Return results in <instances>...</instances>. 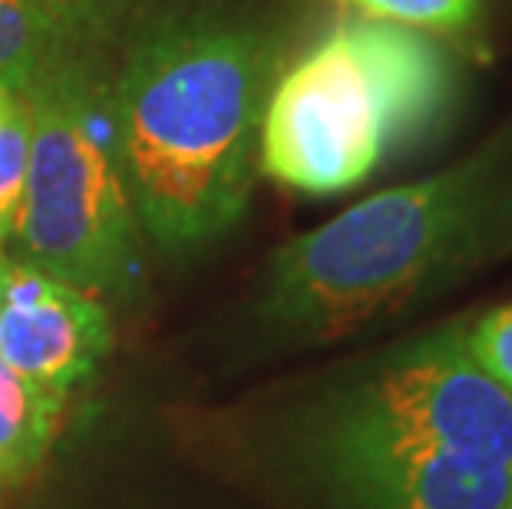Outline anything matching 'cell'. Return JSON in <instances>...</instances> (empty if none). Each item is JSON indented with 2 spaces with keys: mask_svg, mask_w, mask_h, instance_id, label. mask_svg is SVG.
I'll use <instances>...</instances> for the list:
<instances>
[{
  "mask_svg": "<svg viewBox=\"0 0 512 509\" xmlns=\"http://www.w3.org/2000/svg\"><path fill=\"white\" fill-rule=\"evenodd\" d=\"M460 90V60L437 34L344 14L271 86L261 169L281 186L334 196L437 129Z\"/></svg>",
  "mask_w": 512,
  "mask_h": 509,
  "instance_id": "3",
  "label": "cell"
},
{
  "mask_svg": "<svg viewBox=\"0 0 512 509\" xmlns=\"http://www.w3.org/2000/svg\"><path fill=\"white\" fill-rule=\"evenodd\" d=\"M70 50H86L113 30L133 0H30Z\"/></svg>",
  "mask_w": 512,
  "mask_h": 509,
  "instance_id": "12",
  "label": "cell"
},
{
  "mask_svg": "<svg viewBox=\"0 0 512 509\" xmlns=\"http://www.w3.org/2000/svg\"><path fill=\"white\" fill-rule=\"evenodd\" d=\"M63 397L20 377L0 357V480L30 470L57 433Z\"/></svg>",
  "mask_w": 512,
  "mask_h": 509,
  "instance_id": "8",
  "label": "cell"
},
{
  "mask_svg": "<svg viewBox=\"0 0 512 509\" xmlns=\"http://www.w3.org/2000/svg\"><path fill=\"white\" fill-rule=\"evenodd\" d=\"M7 262L10 258L0 252V305H4V275H7Z\"/></svg>",
  "mask_w": 512,
  "mask_h": 509,
  "instance_id": "14",
  "label": "cell"
},
{
  "mask_svg": "<svg viewBox=\"0 0 512 509\" xmlns=\"http://www.w3.org/2000/svg\"><path fill=\"white\" fill-rule=\"evenodd\" d=\"M347 509H503L512 467L334 414L324 440Z\"/></svg>",
  "mask_w": 512,
  "mask_h": 509,
  "instance_id": "6",
  "label": "cell"
},
{
  "mask_svg": "<svg viewBox=\"0 0 512 509\" xmlns=\"http://www.w3.org/2000/svg\"><path fill=\"white\" fill-rule=\"evenodd\" d=\"M275 47L248 27L172 20L129 50L110 83L123 176L139 225L189 248L245 212L261 169Z\"/></svg>",
  "mask_w": 512,
  "mask_h": 509,
  "instance_id": "1",
  "label": "cell"
},
{
  "mask_svg": "<svg viewBox=\"0 0 512 509\" xmlns=\"http://www.w3.org/2000/svg\"><path fill=\"white\" fill-rule=\"evenodd\" d=\"M30 166V110L27 96L0 90V242L17 229Z\"/></svg>",
  "mask_w": 512,
  "mask_h": 509,
  "instance_id": "10",
  "label": "cell"
},
{
  "mask_svg": "<svg viewBox=\"0 0 512 509\" xmlns=\"http://www.w3.org/2000/svg\"><path fill=\"white\" fill-rule=\"evenodd\" d=\"M70 50L30 0H0V90L24 96Z\"/></svg>",
  "mask_w": 512,
  "mask_h": 509,
  "instance_id": "9",
  "label": "cell"
},
{
  "mask_svg": "<svg viewBox=\"0 0 512 509\" xmlns=\"http://www.w3.org/2000/svg\"><path fill=\"white\" fill-rule=\"evenodd\" d=\"M466 351L483 371L512 391V305L483 314L466 328Z\"/></svg>",
  "mask_w": 512,
  "mask_h": 509,
  "instance_id": "13",
  "label": "cell"
},
{
  "mask_svg": "<svg viewBox=\"0 0 512 509\" xmlns=\"http://www.w3.org/2000/svg\"><path fill=\"white\" fill-rule=\"evenodd\" d=\"M110 344V314L100 298L27 262H7L0 357L20 377L67 397L96 371Z\"/></svg>",
  "mask_w": 512,
  "mask_h": 509,
  "instance_id": "7",
  "label": "cell"
},
{
  "mask_svg": "<svg viewBox=\"0 0 512 509\" xmlns=\"http://www.w3.org/2000/svg\"><path fill=\"white\" fill-rule=\"evenodd\" d=\"M354 14L387 20V24L427 30L437 37L473 34L483 24V0H334Z\"/></svg>",
  "mask_w": 512,
  "mask_h": 509,
  "instance_id": "11",
  "label": "cell"
},
{
  "mask_svg": "<svg viewBox=\"0 0 512 509\" xmlns=\"http://www.w3.org/2000/svg\"><path fill=\"white\" fill-rule=\"evenodd\" d=\"M30 166L17 238L24 258L90 295L126 291L139 268V219L113 126L110 83L90 53H67L24 93Z\"/></svg>",
  "mask_w": 512,
  "mask_h": 509,
  "instance_id": "4",
  "label": "cell"
},
{
  "mask_svg": "<svg viewBox=\"0 0 512 509\" xmlns=\"http://www.w3.org/2000/svg\"><path fill=\"white\" fill-rule=\"evenodd\" d=\"M334 414L512 467V391L470 357L466 324L390 354L347 391Z\"/></svg>",
  "mask_w": 512,
  "mask_h": 509,
  "instance_id": "5",
  "label": "cell"
},
{
  "mask_svg": "<svg viewBox=\"0 0 512 509\" xmlns=\"http://www.w3.org/2000/svg\"><path fill=\"white\" fill-rule=\"evenodd\" d=\"M512 255V129L450 169L384 189L271 255L261 318L334 341Z\"/></svg>",
  "mask_w": 512,
  "mask_h": 509,
  "instance_id": "2",
  "label": "cell"
},
{
  "mask_svg": "<svg viewBox=\"0 0 512 509\" xmlns=\"http://www.w3.org/2000/svg\"><path fill=\"white\" fill-rule=\"evenodd\" d=\"M503 509H512V500H509V503H506V506H503Z\"/></svg>",
  "mask_w": 512,
  "mask_h": 509,
  "instance_id": "15",
  "label": "cell"
}]
</instances>
